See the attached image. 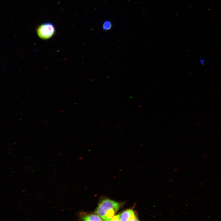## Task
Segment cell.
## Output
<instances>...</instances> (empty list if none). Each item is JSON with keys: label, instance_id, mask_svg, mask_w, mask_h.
I'll return each instance as SVG.
<instances>
[{"label": "cell", "instance_id": "6da1fadb", "mask_svg": "<svg viewBox=\"0 0 221 221\" xmlns=\"http://www.w3.org/2000/svg\"><path fill=\"white\" fill-rule=\"evenodd\" d=\"M120 206V203L109 199H106L99 204L95 212L103 220L107 211L113 208L119 209Z\"/></svg>", "mask_w": 221, "mask_h": 221}, {"label": "cell", "instance_id": "7a4b0ae2", "mask_svg": "<svg viewBox=\"0 0 221 221\" xmlns=\"http://www.w3.org/2000/svg\"><path fill=\"white\" fill-rule=\"evenodd\" d=\"M55 28L52 23L46 22L40 25L37 28V32L39 37L42 39H48L54 34Z\"/></svg>", "mask_w": 221, "mask_h": 221}, {"label": "cell", "instance_id": "3957f363", "mask_svg": "<svg viewBox=\"0 0 221 221\" xmlns=\"http://www.w3.org/2000/svg\"><path fill=\"white\" fill-rule=\"evenodd\" d=\"M120 221L139 220L137 216L132 209H128L120 214Z\"/></svg>", "mask_w": 221, "mask_h": 221}, {"label": "cell", "instance_id": "277c9868", "mask_svg": "<svg viewBox=\"0 0 221 221\" xmlns=\"http://www.w3.org/2000/svg\"><path fill=\"white\" fill-rule=\"evenodd\" d=\"M98 215L90 214L84 217L83 219L84 221H102L103 219Z\"/></svg>", "mask_w": 221, "mask_h": 221}, {"label": "cell", "instance_id": "5b68a950", "mask_svg": "<svg viewBox=\"0 0 221 221\" xmlns=\"http://www.w3.org/2000/svg\"><path fill=\"white\" fill-rule=\"evenodd\" d=\"M112 24L110 21H106L103 25V29L105 31L108 30L111 28Z\"/></svg>", "mask_w": 221, "mask_h": 221}, {"label": "cell", "instance_id": "8992f818", "mask_svg": "<svg viewBox=\"0 0 221 221\" xmlns=\"http://www.w3.org/2000/svg\"><path fill=\"white\" fill-rule=\"evenodd\" d=\"M120 214L114 216L111 219L110 221H120Z\"/></svg>", "mask_w": 221, "mask_h": 221}, {"label": "cell", "instance_id": "52a82bcc", "mask_svg": "<svg viewBox=\"0 0 221 221\" xmlns=\"http://www.w3.org/2000/svg\"><path fill=\"white\" fill-rule=\"evenodd\" d=\"M200 62H201V64H203V65H204V59H201Z\"/></svg>", "mask_w": 221, "mask_h": 221}, {"label": "cell", "instance_id": "ba28073f", "mask_svg": "<svg viewBox=\"0 0 221 221\" xmlns=\"http://www.w3.org/2000/svg\"><path fill=\"white\" fill-rule=\"evenodd\" d=\"M21 201V200H20L19 201H18V203H19V202H20Z\"/></svg>", "mask_w": 221, "mask_h": 221}, {"label": "cell", "instance_id": "9c48e42d", "mask_svg": "<svg viewBox=\"0 0 221 221\" xmlns=\"http://www.w3.org/2000/svg\"><path fill=\"white\" fill-rule=\"evenodd\" d=\"M25 191V190H24L23 191V192H24V191Z\"/></svg>", "mask_w": 221, "mask_h": 221}, {"label": "cell", "instance_id": "30bf717a", "mask_svg": "<svg viewBox=\"0 0 221 221\" xmlns=\"http://www.w3.org/2000/svg\"><path fill=\"white\" fill-rule=\"evenodd\" d=\"M50 201H49V202H48V203Z\"/></svg>", "mask_w": 221, "mask_h": 221}]
</instances>
